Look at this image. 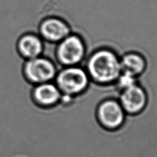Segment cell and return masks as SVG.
Instances as JSON below:
<instances>
[{"instance_id":"obj_2","label":"cell","mask_w":157,"mask_h":157,"mask_svg":"<svg viewBox=\"0 0 157 157\" xmlns=\"http://www.w3.org/2000/svg\"><path fill=\"white\" fill-rule=\"evenodd\" d=\"M86 56V44L82 37L71 33L56 44L52 60L60 69L64 67L81 66Z\"/></svg>"},{"instance_id":"obj_9","label":"cell","mask_w":157,"mask_h":157,"mask_svg":"<svg viewBox=\"0 0 157 157\" xmlns=\"http://www.w3.org/2000/svg\"><path fill=\"white\" fill-rule=\"evenodd\" d=\"M62 96L61 91L54 82L38 84L33 86L32 98L40 106L48 107L58 103Z\"/></svg>"},{"instance_id":"obj_8","label":"cell","mask_w":157,"mask_h":157,"mask_svg":"<svg viewBox=\"0 0 157 157\" xmlns=\"http://www.w3.org/2000/svg\"><path fill=\"white\" fill-rule=\"evenodd\" d=\"M44 42L38 34L26 33L21 35L16 42V50L24 60L43 56Z\"/></svg>"},{"instance_id":"obj_4","label":"cell","mask_w":157,"mask_h":157,"mask_svg":"<svg viewBox=\"0 0 157 157\" xmlns=\"http://www.w3.org/2000/svg\"><path fill=\"white\" fill-rule=\"evenodd\" d=\"M59 70L52 59L44 56L24 60L21 65L24 78L34 85L53 82Z\"/></svg>"},{"instance_id":"obj_6","label":"cell","mask_w":157,"mask_h":157,"mask_svg":"<svg viewBox=\"0 0 157 157\" xmlns=\"http://www.w3.org/2000/svg\"><path fill=\"white\" fill-rule=\"evenodd\" d=\"M39 36L44 42L58 44L71 33V27L63 19L55 16L44 18L39 25Z\"/></svg>"},{"instance_id":"obj_1","label":"cell","mask_w":157,"mask_h":157,"mask_svg":"<svg viewBox=\"0 0 157 157\" xmlns=\"http://www.w3.org/2000/svg\"><path fill=\"white\" fill-rule=\"evenodd\" d=\"M83 63L90 80L102 85L114 83L122 72L120 55L109 47L92 51Z\"/></svg>"},{"instance_id":"obj_3","label":"cell","mask_w":157,"mask_h":157,"mask_svg":"<svg viewBox=\"0 0 157 157\" xmlns=\"http://www.w3.org/2000/svg\"><path fill=\"white\" fill-rule=\"evenodd\" d=\"M53 82L62 94L75 96L86 90L90 78L82 66L64 67L57 73Z\"/></svg>"},{"instance_id":"obj_5","label":"cell","mask_w":157,"mask_h":157,"mask_svg":"<svg viewBox=\"0 0 157 157\" xmlns=\"http://www.w3.org/2000/svg\"><path fill=\"white\" fill-rule=\"evenodd\" d=\"M127 113L117 99L109 98L102 101L96 109L97 119L107 129H116L123 124Z\"/></svg>"},{"instance_id":"obj_11","label":"cell","mask_w":157,"mask_h":157,"mask_svg":"<svg viewBox=\"0 0 157 157\" xmlns=\"http://www.w3.org/2000/svg\"><path fill=\"white\" fill-rule=\"evenodd\" d=\"M118 90L121 91L138 84L137 77L128 72L122 71L114 82Z\"/></svg>"},{"instance_id":"obj_10","label":"cell","mask_w":157,"mask_h":157,"mask_svg":"<svg viewBox=\"0 0 157 157\" xmlns=\"http://www.w3.org/2000/svg\"><path fill=\"white\" fill-rule=\"evenodd\" d=\"M120 60L122 71L129 73L136 77L142 74L147 67L145 56L139 51H127L120 56Z\"/></svg>"},{"instance_id":"obj_7","label":"cell","mask_w":157,"mask_h":157,"mask_svg":"<svg viewBox=\"0 0 157 157\" xmlns=\"http://www.w3.org/2000/svg\"><path fill=\"white\" fill-rule=\"evenodd\" d=\"M118 102L127 114H136L144 109L147 102L146 91L139 83L121 91Z\"/></svg>"}]
</instances>
